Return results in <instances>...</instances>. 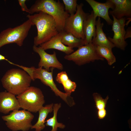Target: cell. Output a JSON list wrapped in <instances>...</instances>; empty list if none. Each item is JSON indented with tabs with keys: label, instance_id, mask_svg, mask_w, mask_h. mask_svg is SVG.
<instances>
[{
	"label": "cell",
	"instance_id": "cell-1",
	"mask_svg": "<svg viewBox=\"0 0 131 131\" xmlns=\"http://www.w3.org/2000/svg\"><path fill=\"white\" fill-rule=\"evenodd\" d=\"M27 17L32 25H35L37 28V35L34 38V45L38 46L47 41L59 32L55 20L47 13L40 12L28 15Z\"/></svg>",
	"mask_w": 131,
	"mask_h": 131
},
{
	"label": "cell",
	"instance_id": "cell-2",
	"mask_svg": "<svg viewBox=\"0 0 131 131\" xmlns=\"http://www.w3.org/2000/svg\"><path fill=\"white\" fill-rule=\"evenodd\" d=\"M29 9L31 14L42 12L52 17L59 32L64 30L66 21L70 16L65 11L63 4L59 0H36Z\"/></svg>",
	"mask_w": 131,
	"mask_h": 131
},
{
	"label": "cell",
	"instance_id": "cell-3",
	"mask_svg": "<svg viewBox=\"0 0 131 131\" xmlns=\"http://www.w3.org/2000/svg\"><path fill=\"white\" fill-rule=\"evenodd\" d=\"M32 80L25 71L16 68L8 70L1 80L3 87L8 92L17 95L30 87Z\"/></svg>",
	"mask_w": 131,
	"mask_h": 131
},
{
	"label": "cell",
	"instance_id": "cell-4",
	"mask_svg": "<svg viewBox=\"0 0 131 131\" xmlns=\"http://www.w3.org/2000/svg\"><path fill=\"white\" fill-rule=\"evenodd\" d=\"M17 66L25 71L31 77L32 81L39 79L44 84L50 87L56 95L60 97L70 106L75 104L70 95L61 91L57 88L53 77L54 68H51V71L49 72L42 67L36 68L34 67H27L19 65H17Z\"/></svg>",
	"mask_w": 131,
	"mask_h": 131
},
{
	"label": "cell",
	"instance_id": "cell-5",
	"mask_svg": "<svg viewBox=\"0 0 131 131\" xmlns=\"http://www.w3.org/2000/svg\"><path fill=\"white\" fill-rule=\"evenodd\" d=\"M16 98L20 108L33 113L38 111L45 103L41 90L33 86H30Z\"/></svg>",
	"mask_w": 131,
	"mask_h": 131
},
{
	"label": "cell",
	"instance_id": "cell-6",
	"mask_svg": "<svg viewBox=\"0 0 131 131\" xmlns=\"http://www.w3.org/2000/svg\"><path fill=\"white\" fill-rule=\"evenodd\" d=\"M32 26L28 19L19 25L2 31L0 33V48L13 43L22 46Z\"/></svg>",
	"mask_w": 131,
	"mask_h": 131
},
{
	"label": "cell",
	"instance_id": "cell-7",
	"mask_svg": "<svg viewBox=\"0 0 131 131\" xmlns=\"http://www.w3.org/2000/svg\"><path fill=\"white\" fill-rule=\"evenodd\" d=\"M34 117L30 112L23 109L13 111L9 115L3 116L2 118L6 121L7 126L12 131H26L31 128V122Z\"/></svg>",
	"mask_w": 131,
	"mask_h": 131
},
{
	"label": "cell",
	"instance_id": "cell-8",
	"mask_svg": "<svg viewBox=\"0 0 131 131\" xmlns=\"http://www.w3.org/2000/svg\"><path fill=\"white\" fill-rule=\"evenodd\" d=\"M65 59L72 61L76 65L82 66L96 60H103L96 49L95 46L92 43L83 45L75 51L64 57Z\"/></svg>",
	"mask_w": 131,
	"mask_h": 131
},
{
	"label": "cell",
	"instance_id": "cell-9",
	"mask_svg": "<svg viewBox=\"0 0 131 131\" xmlns=\"http://www.w3.org/2000/svg\"><path fill=\"white\" fill-rule=\"evenodd\" d=\"M83 6L82 3L78 4L75 13L70 15L66 20L64 30L71 33L78 38L84 40L83 31V23L89 14L84 11Z\"/></svg>",
	"mask_w": 131,
	"mask_h": 131
},
{
	"label": "cell",
	"instance_id": "cell-10",
	"mask_svg": "<svg viewBox=\"0 0 131 131\" xmlns=\"http://www.w3.org/2000/svg\"><path fill=\"white\" fill-rule=\"evenodd\" d=\"M112 16L113 19L112 30L114 35L113 38L109 37L108 38L115 47L124 50L127 45L124 39L126 32L124 28L126 19L123 17L117 19L114 16Z\"/></svg>",
	"mask_w": 131,
	"mask_h": 131
},
{
	"label": "cell",
	"instance_id": "cell-11",
	"mask_svg": "<svg viewBox=\"0 0 131 131\" xmlns=\"http://www.w3.org/2000/svg\"><path fill=\"white\" fill-rule=\"evenodd\" d=\"M33 50L38 53L40 57L38 64L39 67H44L48 71L50 68H56L59 70H63V65L57 59L55 51L52 54L47 53L45 50L35 45L33 47Z\"/></svg>",
	"mask_w": 131,
	"mask_h": 131
},
{
	"label": "cell",
	"instance_id": "cell-12",
	"mask_svg": "<svg viewBox=\"0 0 131 131\" xmlns=\"http://www.w3.org/2000/svg\"><path fill=\"white\" fill-rule=\"evenodd\" d=\"M86 1L92 9L95 16L102 18L108 25H112L113 20L109 16V10L110 8L113 9L115 5L111 0H107L105 3L98 2L94 0H86Z\"/></svg>",
	"mask_w": 131,
	"mask_h": 131
},
{
	"label": "cell",
	"instance_id": "cell-13",
	"mask_svg": "<svg viewBox=\"0 0 131 131\" xmlns=\"http://www.w3.org/2000/svg\"><path fill=\"white\" fill-rule=\"evenodd\" d=\"M14 95L9 92H0V112L5 114L11 111L18 110L20 108Z\"/></svg>",
	"mask_w": 131,
	"mask_h": 131
},
{
	"label": "cell",
	"instance_id": "cell-14",
	"mask_svg": "<svg viewBox=\"0 0 131 131\" xmlns=\"http://www.w3.org/2000/svg\"><path fill=\"white\" fill-rule=\"evenodd\" d=\"M115 5L112 10L109 13L117 19L125 16L130 18L131 17V0H111Z\"/></svg>",
	"mask_w": 131,
	"mask_h": 131
},
{
	"label": "cell",
	"instance_id": "cell-15",
	"mask_svg": "<svg viewBox=\"0 0 131 131\" xmlns=\"http://www.w3.org/2000/svg\"><path fill=\"white\" fill-rule=\"evenodd\" d=\"M96 18L92 11L84 21L83 31L85 36V45L92 43V39L96 36Z\"/></svg>",
	"mask_w": 131,
	"mask_h": 131
},
{
	"label": "cell",
	"instance_id": "cell-16",
	"mask_svg": "<svg viewBox=\"0 0 131 131\" xmlns=\"http://www.w3.org/2000/svg\"><path fill=\"white\" fill-rule=\"evenodd\" d=\"M104 23L101 22L100 18L98 17L96 21V34L92 41V43L96 46L105 47L112 50L115 47L106 37L104 33L103 27Z\"/></svg>",
	"mask_w": 131,
	"mask_h": 131
},
{
	"label": "cell",
	"instance_id": "cell-17",
	"mask_svg": "<svg viewBox=\"0 0 131 131\" xmlns=\"http://www.w3.org/2000/svg\"><path fill=\"white\" fill-rule=\"evenodd\" d=\"M39 47L45 50L51 49H56L64 52L66 55H69L74 51L73 49L65 45L62 43L59 32L47 41L40 45Z\"/></svg>",
	"mask_w": 131,
	"mask_h": 131
},
{
	"label": "cell",
	"instance_id": "cell-18",
	"mask_svg": "<svg viewBox=\"0 0 131 131\" xmlns=\"http://www.w3.org/2000/svg\"><path fill=\"white\" fill-rule=\"evenodd\" d=\"M59 32L61 35L62 43L72 49L78 48L85 45L84 40L76 37L70 33L64 30Z\"/></svg>",
	"mask_w": 131,
	"mask_h": 131
},
{
	"label": "cell",
	"instance_id": "cell-19",
	"mask_svg": "<svg viewBox=\"0 0 131 131\" xmlns=\"http://www.w3.org/2000/svg\"><path fill=\"white\" fill-rule=\"evenodd\" d=\"M54 104H51L43 106L38 111L39 116L36 123L32 126L31 129H35L36 131H41L45 127V119L49 113L53 111Z\"/></svg>",
	"mask_w": 131,
	"mask_h": 131
},
{
	"label": "cell",
	"instance_id": "cell-20",
	"mask_svg": "<svg viewBox=\"0 0 131 131\" xmlns=\"http://www.w3.org/2000/svg\"><path fill=\"white\" fill-rule=\"evenodd\" d=\"M56 80L57 82L63 85L66 93L70 95L72 92L75 91L76 89V83L69 78L65 71L58 73L56 77Z\"/></svg>",
	"mask_w": 131,
	"mask_h": 131
},
{
	"label": "cell",
	"instance_id": "cell-21",
	"mask_svg": "<svg viewBox=\"0 0 131 131\" xmlns=\"http://www.w3.org/2000/svg\"><path fill=\"white\" fill-rule=\"evenodd\" d=\"M93 96L95 101L96 106L98 110L97 115L99 119L104 118L106 115L105 109L109 97L108 96L105 99L103 98L101 95L97 93H94Z\"/></svg>",
	"mask_w": 131,
	"mask_h": 131
},
{
	"label": "cell",
	"instance_id": "cell-22",
	"mask_svg": "<svg viewBox=\"0 0 131 131\" xmlns=\"http://www.w3.org/2000/svg\"><path fill=\"white\" fill-rule=\"evenodd\" d=\"M61 106L60 103L54 104L53 106V117L45 121L46 122L45 125L46 126L52 127V129L51 131H57L58 128L64 129L65 127V125L63 123H58L57 119V112Z\"/></svg>",
	"mask_w": 131,
	"mask_h": 131
},
{
	"label": "cell",
	"instance_id": "cell-23",
	"mask_svg": "<svg viewBox=\"0 0 131 131\" xmlns=\"http://www.w3.org/2000/svg\"><path fill=\"white\" fill-rule=\"evenodd\" d=\"M95 46L98 54L104 59L105 58L109 65H112L116 62V58L112 50L105 47L96 46Z\"/></svg>",
	"mask_w": 131,
	"mask_h": 131
},
{
	"label": "cell",
	"instance_id": "cell-24",
	"mask_svg": "<svg viewBox=\"0 0 131 131\" xmlns=\"http://www.w3.org/2000/svg\"><path fill=\"white\" fill-rule=\"evenodd\" d=\"M66 11L70 15L74 14L76 12L78 4L76 0H63Z\"/></svg>",
	"mask_w": 131,
	"mask_h": 131
},
{
	"label": "cell",
	"instance_id": "cell-25",
	"mask_svg": "<svg viewBox=\"0 0 131 131\" xmlns=\"http://www.w3.org/2000/svg\"><path fill=\"white\" fill-rule=\"evenodd\" d=\"M26 0H18V1L20 5L21 6V9L23 11H25L30 13V11L25 3Z\"/></svg>",
	"mask_w": 131,
	"mask_h": 131
},
{
	"label": "cell",
	"instance_id": "cell-26",
	"mask_svg": "<svg viewBox=\"0 0 131 131\" xmlns=\"http://www.w3.org/2000/svg\"><path fill=\"white\" fill-rule=\"evenodd\" d=\"M131 37V28L129 27L126 31L124 37L125 40L127 38Z\"/></svg>",
	"mask_w": 131,
	"mask_h": 131
},
{
	"label": "cell",
	"instance_id": "cell-27",
	"mask_svg": "<svg viewBox=\"0 0 131 131\" xmlns=\"http://www.w3.org/2000/svg\"><path fill=\"white\" fill-rule=\"evenodd\" d=\"M2 60H6L9 63H10V62H11L7 59H6L5 56L1 54H0V61Z\"/></svg>",
	"mask_w": 131,
	"mask_h": 131
}]
</instances>
